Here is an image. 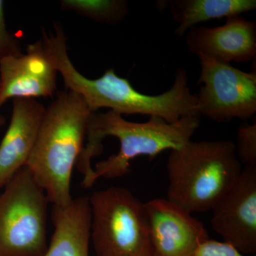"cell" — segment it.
Wrapping results in <instances>:
<instances>
[{
    "mask_svg": "<svg viewBox=\"0 0 256 256\" xmlns=\"http://www.w3.org/2000/svg\"><path fill=\"white\" fill-rule=\"evenodd\" d=\"M212 228L239 252H256V166H244L233 186L212 208Z\"/></svg>",
    "mask_w": 256,
    "mask_h": 256,
    "instance_id": "8",
    "label": "cell"
},
{
    "mask_svg": "<svg viewBox=\"0 0 256 256\" xmlns=\"http://www.w3.org/2000/svg\"><path fill=\"white\" fill-rule=\"evenodd\" d=\"M89 200L96 256H152L144 203L120 186L94 192Z\"/></svg>",
    "mask_w": 256,
    "mask_h": 256,
    "instance_id": "5",
    "label": "cell"
},
{
    "mask_svg": "<svg viewBox=\"0 0 256 256\" xmlns=\"http://www.w3.org/2000/svg\"><path fill=\"white\" fill-rule=\"evenodd\" d=\"M144 204L152 256H192L210 238L202 222L168 198H154Z\"/></svg>",
    "mask_w": 256,
    "mask_h": 256,
    "instance_id": "9",
    "label": "cell"
},
{
    "mask_svg": "<svg viewBox=\"0 0 256 256\" xmlns=\"http://www.w3.org/2000/svg\"><path fill=\"white\" fill-rule=\"evenodd\" d=\"M12 104L9 128L0 144V188L28 162L46 111L35 98H14Z\"/></svg>",
    "mask_w": 256,
    "mask_h": 256,
    "instance_id": "12",
    "label": "cell"
},
{
    "mask_svg": "<svg viewBox=\"0 0 256 256\" xmlns=\"http://www.w3.org/2000/svg\"><path fill=\"white\" fill-rule=\"evenodd\" d=\"M0 194V256H44L50 203L26 166Z\"/></svg>",
    "mask_w": 256,
    "mask_h": 256,
    "instance_id": "6",
    "label": "cell"
},
{
    "mask_svg": "<svg viewBox=\"0 0 256 256\" xmlns=\"http://www.w3.org/2000/svg\"><path fill=\"white\" fill-rule=\"evenodd\" d=\"M192 256H248L225 242L208 238L202 244Z\"/></svg>",
    "mask_w": 256,
    "mask_h": 256,
    "instance_id": "18",
    "label": "cell"
},
{
    "mask_svg": "<svg viewBox=\"0 0 256 256\" xmlns=\"http://www.w3.org/2000/svg\"><path fill=\"white\" fill-rule=\"evenodd\" d=\"M200 58L201 74L196 94L198 114L218 122L246 120L256 112V72L250 73L205 55Z\"/></svg>",
    "mask_w": 256,
    "mask_h": 256,
    "instance_id": "7",
    "label": "cell"
},
{
    "mask_svg": "<svg viewBox=\"0 0 256 256\" xmlns=\"http://www.w3.org/2000/svg\"><path fill=\"white\" fill-rule=\"evenodd\" d=\"M58 70L42 40L28 44L26 54L0 60V108L11 98L52 97Z\"/></svg>",
    "mask_w": 256,
    "mask_h": 256,
    "instance_id": "10",
    "label": "cell"
},
{
    "mask_svg": "<svg viewBox=\"0 0 256 256\" xmlns=\"http://www.w3.org/2000/svg\"><path fill=\"white\" fill-rule=\"evenodd\" d=\"M46 54L63 78L65 89L82 96L92 112L109 108L116 114H146L158 117L169 124L182 117L200 114L196 94L188 86V72L180 68L169 90L160 95L138 92L127 78L114 69L106 70L100 78H88L75 68L68 54L67 36L60 22L54 24V32L42 30L41 38Z\"/></svg>",
    "mask_w": 256,
    "mask_h": 256,
    "instance_id": "2",
    "label": "cell"
},
{
    "mask_svg": "<svg viewBox=\"0 0 256 256\" xmlns=\"http://www.w3.org/2000/svg\"><path fill=\"white\" fill-rule=\"evenodd\" d=\"M237 158L244 166H256V124L244 122L237 132Z\"/></svg>",
    "mask_w": 256,
    "mask_h": 256,
    "instance_id": "16",
    "label": "cell"
},
{
    "mask_svg": "<svg viewBox=\"0 0 256 256\" xmlns=\"http://www.w3.org/2000/svg\"><path fill=\"white\" fill-rule=\"evenodd\" d=\"M200 119V114H190L173 124L158 117L134 122L112 110L92 112L87 122V144L75 164L84 174L82 186L92 188L100 178L128 174L131 160L138 156L154 158L165 150L181 149L192 140Z\"/></svg>",
    "mask_w": 256,
    "mask_h": 256,
    "instance_id": "1",
    "label": "cell"
},
{
    "mask_svg": "<svg viewBox=\"0 0 256 256\" xmlns=\"http://www.w3.org/2000/svg\"><path fill=\"white\" fill-rule=\"evenodd\" d=\"M170 12L178 23L174 34L184 36L198 24L229 18L256 9V0H170Z\"/></svg>",
    "mask_w": 256,
    "mask_h": 256,
    "instance_id": "14",
    "label": "cell"
},
{
    "mask_svg": "<svg viewBox=\"0 0 256 256\" xmlns=\"http://www.w3.org/2000/svg\"><path fill=\"white\" fill-rule=\"evenodd\" d=\"M54 226L44 256H89L92 208L89 196L72 198L65 206L53 205Z\"/></svg>",
    "mask_w": 256,
    "mask_h": 256,
    "instance_id": "13",
    "label": "cell"
},
{
    "mask_svg": "<svg viewBox=\"0 0 256 256\" xmlns=\"http://www.w3.org/2000/svg\"><path fill=\"white\" fill-rule=\"evenodd\" d=\"M60 8L72 11L96 22L116 25L129 13L126 0H62Z\"/></svg>",
    "mask_w": 256,
    "mask_h": 256,
    "instance_id": "15",
    "label": "cell"
},
{
    "mask_svg": "<svg viewBox=\"0 0 256 256\" xmlns=\"http://www.w3.org/2000/svg\"><path fill=\"white\" fill-rule=\"evenodd\" d=\"M92 114L82 96L65 89L45 111L34 148L25 166L46 192L50 203L72 201V170L84 148Z\"/></svg>",
    "mask_w": 256,
    "mask_h": 256,
    "instance_id": "3",
    "label": "cell"
},
{
    "mask_svg": "<svg viewBox=\"0 0 256 256\" xmlns=\"http://www.w3.org/2000/svg\"><path fill=\"white\" fill-rule=\"evenodd\" d=\"M190 52L230 64L250 62L256 56V24L242 16L226 18L217 28L194 26L186 33Z\"/></svg>",
    "mask_w": 256,
    "mask_h": 256,
    "instance_id": "11",
    "label": "cell"
},
{
    "mask_svg": "<svg viewBox=\"0 0 256 256\" xmlns=\"http://www.w3.org/2000/svg\"><path fill=\"white\" fill-rule=\"evenodd\" d=\"M5 122H6V120H5L4 116L0 114V128L2 127V126H4Z\"/></svg>",
    "mask_w": 256,
    "mask_h": 256,
    "instance_id": "19",
    "label": "cell"
},
{
    "mask_svg": "<svg viewBox=\"0 0 256 256\" xmlns=\"http://www.w3.org/2000/svg\"><path fill=\"white\" fill-rule=\"evenodd\" d=\"M166 198L190 213L212 210L242 170L230 140L190 141L170 151Z\"/></svg>",
    "mask_w": 256,
    "mask_h": 256,
    "instance_id": "4",
    "label": "cell"
},
{
    "mask_svg": "<svg viewBox=\"0 0 256 256\" xmlns=\"http://www.w3.org/2000/svg\"><path fill=\"white\" fill-rule=\"evenodd\" d=\"M22 54L20 40L6 28L4 2L0 0V60L6 57L18 56Z\"/></svg>",
    "mask_w": 256,
    "mask_h": 256,
    "instance_id": "17",
    "label": "cell"
}]
</instances>
